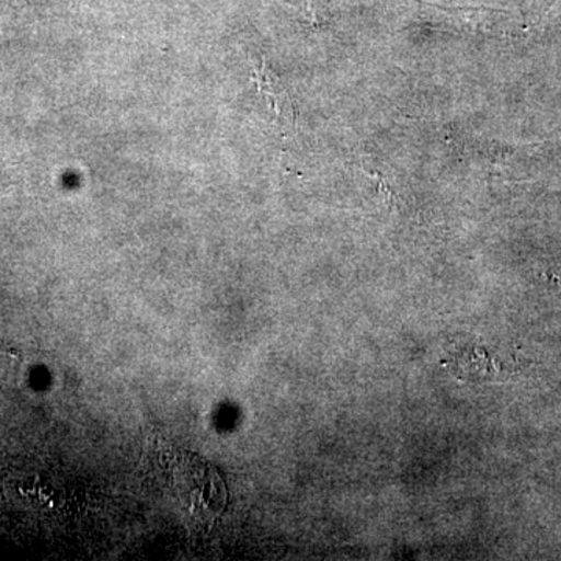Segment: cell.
I'll use <instances>...</instances> for the list:
<instances>
[{
    "label": "cell",
    "instance_id": "obj_1",
    "mask_svg": "<svg viewBox=\"0 0 561 561\" xmlns=\"http://www.w3.org/2000/svg\"><path fill=\"white\" fill-rule=\"evenodd\" d=\"M432 11V14L448 21L460 31L479 33V35H512L515 31L512 13L491 9H445L434 3L420 2Z\"/></svg>",
    "mask_w": 561,
    "mask_h": 561
},
{
    "label": "cell",
    "instance_id": "obj_2",
    "mask_svg": "<svg viewBox=\"0 0 561 561\" xmlns=\"http://www.w3.org/2000/svg\"><path fill=\"white\" fill-rule=\"evenodd\" d=\"M254 69V81L262 94L267 98L271 102L273 111H275L276 117H283V119H291V103L289 94L284 90L283 83L275 73L268 68L267 62L262 60L260 65L253 66Z\"/></svg>",
    "mask_w": 561,
    "mask_h": 561
}]
</instances>
